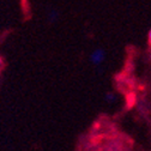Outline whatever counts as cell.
Instances as JSON below:
<instances>
[{"label":"cell","instance_id":"6da1fadb","mask_svg":"<svg viewBox=\"0 0 151 151\" xmlns=\"http://www.w3.org/2000/svg\"><path fill=\"white\" fill-rule=\"evenodd\" d=\"M90 60L92 64L95 65H100L103 60H104V52L102 49H96L91 53V56H90Z\"/></svg>","mask_w":151,"mask_h":151},{"label":"cell","instance_id":"7a4b0ae2","mask_svg":"<svg viewBox=\"0 0 151 151\" xmlns=\"http://www.w3.org/2000/svg\"><path fill=\"white\" fill-rule=\"evenodd\" d=\"M107 100H108V101H111V100H114V96H113V95H110V93H109V95L107 96Z\"/></svg>","mask_w":151,"mask_h":151},{"label":"cell","instance_id":"3957f363","mask_svg":"<svg viewBox=\"0 0 151 151\" xmlns=\"http://www.w3.org/2000/svg\"><path fill=\"white\" fill-rule=\"evenodd\" d=\"M149 45L151 46V30L149 31Z\"/></svg>","mask_w":151,"mask_h":151},{"label":"cell","instance_id":"277c9868","mask_svg":"<svg viewBox=\"0 0 151 151\" xmlns=\"http://www.w3.org/2000/svg\"><path fill=\"white\" fill-rule=\"evenodd\" d=\"M0 64H1V59H0Z\"/></svg>","mask_w":151,"mask_h":151}]
</instances>
